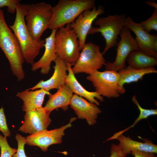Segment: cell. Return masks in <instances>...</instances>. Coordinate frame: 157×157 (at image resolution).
I'll list each match as a JSON object with an SVG mask.
<instances>
[{"label": "cell", "mask_w": 157, "mask_h": 157, "mask_svg": "<svg viewBox=\"0 0 157 157\" xmlns=\"http://www.w3.org/2000/svg\"><path fill=\"white\" fill-rule=\"evenodd\" d=\"M81 51L78 60L72 67L74 74L82 73L90 74L106 64L99 46L91 42L87 43Z\"/></svg>", "instance_id": "ba28073f"}, {"label": "cell", "mask_w": 157, "mask_h": 157, "mask_svg": "<svg viewBox=\"0 0 157 157\" xmlns=\"http://www.w3.org/2000/svg\"><path fill=\"white\" fill-rule=\"evenodd\" d=\"M69 105L78 118L85 119L90 126L97 123L98 115L102 112L96 104L74 94L73 95Z\"/></svg>", "instance_id": "5bb4252c"}, {"label": "cell", "mask_w": 157, "mask_h": 157, "mask_svg": "<svg viewBox=\"0 0 157 157\" xmlns=\"http://www.w3.org/2000/svg\"><path fill=\"white\" fill-rule=\"evenodd\" d=\"M132 101L139 110L140 113L145 115L147 118L151 115H157V109H146L142 107L140 105L135 95L133 96Z\"/></svg>", "instance_id": "83f0119b"}, {"label": "cell", "mask_w": 157, "mask_h": 157, "mask_svg": "<svg viewBox=\"0 0 157 157\" xmlns=\"http://www.w3.org/2000/svg\"><path fill=\"white\" fill-rule=\"evenodd\" d=\"M29 4L19 3L17 7L16 16L13 25L9 26L15 35L20 45L24 61L32 65L40 50L44 47L45 40L37 41L31 37L27 28L25 20V14Z\"/></svg>", "instance_id": "6da1fadb"}, {"label": "cell", "mask_w": 157, "mask_h": 157, "mask_svg": "<svg viewBox=\"0 0 157 157\" xmlns=\"http://www.w3.org/2000/svg\"><path fill=\"white\" fill-rule=\"evenodd\" d=\"M76 119L75 117L72 118L68 123L59 128L42 131L30 135L25 138L26 144L30 146H37L42 151H46L50 146L62 142L65 131L72 126V122Z\"/></svg>", "instance_id": "30bf717a"}, {"label": "cell", "mask_w": 157, "mask_h": 157, "mask_svg": "<svg viewBox=\"0 0 157 157\" xmlns=\"http://www.w3.org/2000/svg\"><path fill=\"white\" fill-rule=\"evenodd\" d=\"M52 7L45 2L29 5L25 18L28 30L35 40H40L43 33L49 28L52 16Z\"/></svg>", "instance_id": "277c9868"}, {"label": "cell", "mask_w": 157, "mask_h": 157, "mask_svg": "<svg viewBox=\"0 0 157 157\" xmlns=\"http://www.w3.org/2000/svg\"><path fill=\"white\" fill-rule=\"evenodd\" d=\"M15 138L17 142L18 148L16 152L13 157H27L24 150V146L26 144V138L19 134H17Z\"/></svg>", "instance_id": "d4e9b609"}, {"label": "cell", "mask_w": 157, "mask_h": 157, "mask_svg": "<svg viewBox=\"0 0 157 157\" xmlns=\"http://www.w3.org/2000/svg\"><path fill=\"white\" fill-rule=\"evenodd\" d=\"M87 79L92 83L95 91L103 97L117 98L126 92L119 85L118 72L114 71L97 70L89 75Z\"/></svg>", "instance_id": "52a82bcc"}, {"label": "cell", "mask_w": 157, "mask_h": 157, "mask_svg": "<svg viewBox=\"0 0 157 157\" xmlns=\"http://www.w3.org/2000/svg\"><path fill=\"white\" fill-rule=\"evenodd\" d=\"M54 42L57 56L66 63L74 65L80 53L77 37L70 24L57 31Z\"/></svg>", "instance_id": "5b68a950"}, {"label": "cell", "mask_w": 157, "mask_h": 157, "mask_svg": "<svg viewBox=\"0 0 157 157\" xmlns=\"http://www.w3.org/2000/svg\"><path fill=\"white\" fill-rule=\"evenodd\" d=\"M51 113L43 107L25 112L24 122L18 131L31 135L47 130L51 122L49 116Z\"/></svg>", "instance_id": "7c38bea8"}, {"label": "cell", "mask_w": 157, "mask_h": 157, "mask_svg": "<svg viewBox=\"0 0 157 157\" xmlns=\"http://www.w3.org/2000/svg\"><path fill=\"white\" fill-rule=\"evenodd\" d=\"M131 154L134 157H156L155 153L141 151H133Z\"/></svg>", "instance_id": "f546056e"}, {"label": "cell", "mask_w": 157, "mask_h": 157, "mask_svg": "<svg viewBox=\"0 0 157 157\" xmlns=\"http://www.w3.org/2000/svg\"><path fill=\"white\" fill-rule=\"evenodd\" d=\"M0 157H13L17 149L12 148L9 144L7 138L0 134Z\"/></svg>", "instance_id": "603a6c76"}, {"label": "cell", "mask_w": 157, "mask_h": 157, "mask_svg": "<svg viewBox=\"0 0 157 157\" xmlns=\"http://www.w3.org/2000/svg\"><path fill=\"white\" fill-rule=\"evenodd\" d=\"M120 39L117 44V55L113 62H108L105 66L106 70L117 72L126 67L127 57L132 51L139 50L135 39L132 36L130 30L124 26L120 35Z\"/></svg>", "instance_id": "9c48e42d"}, {"label": "cell", "mask_w": 157, "mask_h": 157, "mask_svg": "<svg viewBox=\"0 0 157 157\" xmlns=\"http://www.w3.org/2000/svg\"><path fill=\"white\" fill-rule=\"evenodd\" d=\"M20 2L19 0H0V9L7 7L9 13H14L16 11L17 6L20 3Z\"/></svg>", "instance_id": "4316f807"}, {"label": "cell", "mask_w": 157, "mask_h": 157, "mask_svg": "<svg viewBox=\"0 0 157 157\" xmlns=\"http://www.w3.org/2000/svg\"><path fill=\"white\" fill-rule=\"evenodd\" d=\"M146 3L149 6L154 7V8L157 9V4L154 1H146Z\"/></svg>", "instance_id": "4dcf8cb0"}, {"label": "cell", "mask_w": 157, "mask_h": 157, "mask_svg": "<svg viewBox=\"0 0 157 157\" xmlns=\"http://www.w3.org/2000/svg\"><path fill=\"white\" fill-rule=\"evenodd\" d=\"M51 94L49 91L41 88L31 91L27 89L17 92L16 96L22 101V110L25 112L42 107L45 96Z\"/></svg>", "instance_id": "ac0fdd59"}, {"label": "cell", "mask_w": 157, "mask_h": 157, "mask_svg": "<svg viewBox=\"0 0 157 157\" xmlns=\"http://www.w3.org/2000/svg\"><path fill=\"white\" fill-rule=\"evenodd\" d=\"M126 60L129 65L138 69L153 67L157 65V58L148 56L140 50L131 51Z\"/></svg>", "instance_id": "7402d4cb"}, {"label": "cell", "mask_w": 157, "mask_h": 157, "mask_svg": "<svg viewBox=\"0 0 157 157\" xmlns=\"http://www.w3.org/2000/svg\"><path fill=\"white\" fill-rule=\"evenodd\" d=\"M124 26L132 31L136 36L135 40L139 50L150 56L157 58V36L146 31L140 23L135 22L130 17H126Z\"/></svg>", "instance_id": "8fae6325"}, {"label": "cell", "mask_w": 157, "mask_h": 157, "mask_svg": "<svg viewBox=\"0 0 157 157\" xmlns=\"http://www.w3.org/2000/svg\"><path fill=\"white\" fill-rule=\"evenodd\" d=\"M110 157H125L126 155L122 151L121 148L115 144L112 145Z\"/></svg>", "instance_id": "f1b7e54d"}, {"label": "cell", "mask_w": 157, "mask_h": 157, "mask_svg": "<svg viewBox=\"0 0 157 157\" xmlns=\"http://www.w3.org/2000/svg\"><path fill=\"white\" fill-rule=\"evenodd\" d=\"M157 73V71L154 67L138 69L129 65L118 72L119 85L124 88V84L142 80L143 76L146 74Z\"/></svg>", "instance_id": "44dd1931"}, {"label": "cell", "mask_w": 157, "mask_h": 157, "mask_svg": "<svg viewBox=\"0 0 157 157\" xmlns=\"http://www.w3.org/2000/svg\"><path fill=\"white\" fill-rule=\"evenodd\" d=\"M115 139L119 141L118 145L126 156L133 151L157 153V145L148 139H144V142H140L132 139L129 136H126L123 134L118 135Z\"/></svg>", "instance_id": "e0dca14e"}, {"label": "cell", "mask_w": 157, "mask_h": 157, "mask_svg": "<svg viewBox=\"0 0 157 157\" xmlns=\"http://www.w3.org/2000/svg\"><path fill=\"white\" fill-rule=\"evenodd\" d=\"M67 63L68 74L66 78L65 84L69 87L74 94L85 98L91 103L95 104L97 106L99 105V103L95 99V98L101 102H102L104 101L103 97L96 91L89 92L85 89L75 77L72 70V65Z\"/></svg>", "instance_id": "d6986e66"}, {"label": "cell", "mask_w": 157, "mask_h": 157, "mask_svg": "<svg viewBox=\"0 0 157 157\" xmlns=\"http://www.w3.org/2000/svg\"><path fill=\"white\" fill-rule=\"evenodd\" d=\"M4 17L3 11L0 9V47L8 60L13 74L20 81L25 77V61L19 43Z\"/></svg>", "instance_id": "7a4b0ae2"}, {"label": "cell", "mask_w": 157, "mask_h": 157, "mask_svg": "<svg viewBox=\"0 0 157 157\" xmlns=\"http://www.w3.org/2000/svg\"><path fill=\"white\" fill-rule=\"evenodd\" d=\"M104 13V8L102 6H100L97 8L95 6L84 11L74 22L70 24L77 37L80 51L85 44L87 36L92 27L93 22L99 15Z\"/></svg>", "instance_id": "4fadbf2b"}, {"label": "cell", "mask_w": 157, "mask_h": 157, "mask_svg": "<svg viewBox=\"0 0 157 157\" xmlns=\"http://www.w3.org/2000/svg\"><path fill=\"white\" fill-rule=\"evenodd\" d=\"M73 93L71 89L65 84L60 87L55 94L49 96L44 107L51 112L57 108L66 111L70 105Z\"/></svg>", "instance_id": "ffe728a7"}, {"label": "cell", "mask_w": 157, "mask_h": 157, "mask_svg": "<svg viewBox=\"0 0 157 157\" xmlns=\"http://www.w3.org/2000/svg\"><path fill=\"white\" fill-rule=\"evenodd\" d=\"M126 18L124 14L108 15L106 17L98 18L95 21L97 27H92L88 34L100 33L105 39V47L102 53L104 55L110 48L116 46L121 31L124 26Z\"/></svg>", "instance_id": "8992f818"}, {"label": "cell", "mask_w": 157, "mask_h": 157, "mask_svg": "<svg viewBox=\"0 0 157 157\" xmlns=\"http://www.w3.org/2000/svg\"><path fill=\"white\" fill-rule=\"evenodd\" d=\"M0 131L6 137L10 135L11 132L7 125L4 109L2 107L0 108Z\"/></svg>", "instance_id": "484cf974"}, {"label": "cell", "mask_w": 157, "mask_h": 157, "mask_svg": "<svg viewBox=\"0 0 157 157\" xmlns=\"http://www.w3.org/2000/svg\"><path fill=\"white\" fill-rule=\"evenodd\" d=\"M140 24L147 32L149 33L152 30L157 31V9L154 8L151 15Z\"/></svg>", "instance_id": "cb8c5ba5"}, {"label": "cell", "mask_w": 157, "mask_h": 157, "mask_svg": "<svg viewBox=\"0 0 157 157\" xmlns=\"http://www.w3.org/2000/svg\"><path fill=\"white\" fill-rule=\"evenodd\" d=\"M94 0H60L52 7V16L49 29L58 30L74 22L85 10L95 6Z\"/></svg>", "instance_id": "3957f363"}, {"label": "cell", "mask_w": 157, "mask_h": 157, "mask_svg": "<svg viewBox=\"0 0 157 157\" xmlns=\"http://www.w3.org/2000/svg\"><path fill=\"white\" fill-rule=\"evenodd\" d=\"M55 65L53 66V73L49 79L44 81L41 80L33 87L28 89L33 90L38 89H43L49 91L54 89H58L65 84L67 74V63L57 56L54 61Z\"/></svg>", "instance_id": "9a60e30c"}, {"label": "cell", "mask_w": 157, "mask_h": 157, "mask_svg": "<svg viewBox=\"0 0 157 157\" xmlns=\"http://www.w3.org/2000/svg\"><path fill=\"white\" fill-rule=\"evenodd\" d=\"M57 30H53L50 35L45 39V50L41 58L31 65V70L35 72L40 69L41 74H47L51 69V62L56 60L57 56L55 48L54 37Z\"/></svg>", "instance_id": "2e32d148"}]
</instances>
